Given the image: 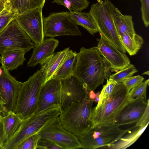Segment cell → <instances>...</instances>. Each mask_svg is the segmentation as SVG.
Instances as JSON below:
<instances>
[{
  "label": "cell",
  "instance_id": "ee69618b",
  "mask_svg": "<svg viewBox=\"0 0 149 149\" xmlns=\"http://www.w3.org/2000/svg\"><path fill=\"white\" fill-rule=\"evenodd\" d=\"M1 57L0 56V63H1Z\"/></svg>",
  "mask_w": 149,
  "mask_h": 149
},
{
  "label": "cell",
  "instance_id": "7bdbcfd3",
  "mask_svg": "<svg viewBox=\"0 0 149 149\" xmlns=\"http://www.w3.org/2000/svg\"><path fill=\"white\" fill-rule=\"evenodd\" d=\"M3 72V70L1 67H0V76L1 75Z\"/></svg>",
  "mask_w": 149,
  "mask_h": 149
},
{
  "label": "cell",
  "instance_id": "4fadbf2b",
  "mask_svg": "<svg viewBox=\"0 0 149 149\" xmlns=\"http://www.w3.org/2000/svg\"><path fill=\"white\" fill-rule=\"evenodd\" d=\"M60 80L61 111L65 109L72 102L83 100L89 93L79 80L73 75Z\"/></svg>",
  "mask_w": 149,
  "mask_h": 149
},
{
  "label": "cell",
  "instance_id": "d6986e66",
  "mask_svg": "<svg viewBox=\"0 0 149 149\" xmlns=\"http://www.w3.org/2000/svg\"><path fill=\"white\" fill-rule=\"evenodd\" d=\"M24 50L18 48L10 49L6 50L1 55V67L6 70L12 71L23 65L26 60Z\"/></svg>",
  "mask_w": 149,
  "mask_h": 149
},
{
  "label": "cell",
  "instance_id": "603a6c76",
  "mask_svg": "<svg viewBox=\"0 0 149 149\" xmlns=\"http://www.w3.org/2000/svg\"><path fill=\"white\" fill-rule=\"evenodd\" d=\"M69 12L70 17L77 25L83 27L93 36L98 32L96 25L89 13L75 11Z\"/></svg>",
  "mask_w": 149,
  "mask_h": 149
},
{
  "label": "cell",
  "instance_id": "f6af8a7d",
  "mask_svg": "<svg viewBox=\"0 0 149 149\" xmlns=\"http://www.w3.org/2000/svg\"><path fill=\"white\" fill-rule=\"evenodd\" d=\"M3 0L4 1H6V2H8L9 1V0Z\"/></svg>",
  "mask_w": 149,
  "mask_h": 149
},
{
  "label": "cell",
  "instance_id": "277c9868",
  "mask_svg": "<svg viewBox=\"0 0 149 149\" xmlns=\"http://www.w3.org/2000/svg\"><path fill=\"white\" fill-rule=\"evenodd\" d=\"M61 112L60 105H54L23 120L15 133L4 144L3 149H16L26 138L38 133L43 127L58 117Z\"/></svg>",
  "mask_w": 149,
  "mask_h": 149
},
{
  "label": "cell",
  "instance_id": "e0dca14e",
  "mask_svg": "<svg viewBox=\"0 0 149 149\" xmlns=\"http://www.w3.org/2000/svg\"><path fill=\"white\" fill-rule=\"evenodd\" d=\"M59 41L54 38L46 39L41 44L35 45L30 58L27 63L29 67L40 64L53 53L58 46Z\"/></svg>",
  "mask_w": 149,
  "mask_h": 149
},
{
  "label": "cell",
  "instance_id": "b9f144b4",
  "mask_svg": "<svg viewBox=\"0 0 149 149\" xmlns=\"http://www.w3.org/2000/svg\"><path fill=\"white\" fill-rule=\"evenodd\" d=\"M142 74L143 75L147 74L148 75H149V71H147L145 72Z\"/></svg>",
  "mask_w": 149,
  "mask_h": 149
},
{
  "label": "cell",
  "instance_id": "5bb4252c",
  "mask_svg": "<svg viewBox=\"0 0 149 149\" xmlns=\"http://www.w3.org/2000/svg\"><path fill=\"white\" fill-rule=\"evenodd\" d=\"M100 34L101 37L97 47L100 54L110 64L111 71L116 72L128 66L130 61L125 53L120 51L102 35Z\"/></svg>",
  "mask_w": 149,
  "mask_h": 149
},
{
  "label": "cell",
  "instance_id": "1f68e13d",
  "mask_svg": "<svg viewBox=\"0 0 149 149\" xmlns=\"http://www.w3.org/2000/svg\"><path fill=\"white\" fill-rule=\"evenodd\" d=\"M117 83L111 79L109 78L107 80L106 84L103 86L100 93L99 100L97 104L100 103L109 96L112 92Z\"/></svg>",
  "mask_w": 149,
  "mask_h": 149
},
{
  "label": "cell",
  "instance_id": "7402d4cb",
  "mask_svg": "<svg viewBox=\"0 0 149 149\" xmlns=\"http://www.w3.org/2000/svg\"><path fill=\"white\" fill-rule=\"evenodd\" d=\"M23 120L13 111L2 117L3 126V143L7 141L15 133L20 127Z\"/></svg>",
  "mask_w": 149,
  "mask_h": 149
},
{
  "label": "cell",
  "instance_id": "60d3db41",
  "mask_svg": "<svg viewBox=\"0 0 149 149\" xmlns=\"http://www.w3.org/2000/svg\"><path fill=\"white\" fill-rule=\"evenodd\" d=\"M100 92L99 91L96 94H95V98L94 99V102H95L97 104L99 100V97L100 95Z\"/></svg>",
  "mask_w": 149,
  "mask_h": 149
},
{
  "label": "cell",
  "instance_id": "bcb514c9",
  "mask_svg": "<svg viewBox=\"0 0 149 149\" xmlns=\"http://www.w3.org/2000/svg\"><path fill=\"white\" fill-rule=\"evenodd\" d=\"M0 149H2V147L0 146Z\"/></svg>",
  "mask_w": 149,
  "mask_h": 149
},
{
  "label": "cell",
  "instance_id": "ac0fdd59",
  "mask_svg": "<svg viewBox=\"0 0 149 149\" xmlns=\"http://www.w3.org/2000/svg\"><path fill=\"white\" fill-rule=\"evenodd\" d=\"M111 15L116 31L120 37L125 33L132 35L136 33L132 17L130 15H124L112 4Z\"/></svg>",
  "mask_w": 149,
  "mask_h": 149
},
{
  "label": "cell",
  "instance_id": "cb8c5ba5",
  "mask_svg": "<svg viewBox=\"0 0 149 149\" xmlns=\"http://www.w3.org/2000/svg\"><path fill=\"white\" fill-rule=\"evenodd\" d=\"M45 0H9L11 9L18 15L36 8L42 7Z\"/></svg>",
  "mask_w": 149,
  "mask_h": 149
},
{
  "label": "cell",
  "instance_id": "7c38bea8",
  "mask_svg": "<svg viewBox=\"0 0 149 149\" xmlns=\"http://www.w3.org/2000/svg\"><path fill=\"white\" fill-rule=\"evenodd\" d=\"M3 72L0 76V94L3 102L1 107L4 113L13 111L16 104L19 91L22 82L17 81L1 66Z\"/></svg>",
  "mask_w": 149,
  "mask_h": 149
},
{
  "label": "cell",
  "instance_id": "6da1fadb",
  "mask_svg": "<svg viewBox=\"0 0 149 149\" xmlns=\"http://www.w3.org/2000/svg\"><path fill=\"white\" fill-rule=\"evenodd\" d=\"M104 66L97 47H83L77 53L72 75L76 77L89 92L94 91L104 81Z\"/></svg>",
  "mask_w": 149,
  "mask_h": 149
},
{
  "label": "cell",
  "instance_id": "8992f818",
  "mask_svg": "<svg viewBox=\"0 0 149 149\" xmlns=\"http://www.w3.org/2000/svg\"><path fill=\"white\" fill-rule=\"evenodd\" d=\"M92 4L89 13L96 25L98 32L102 35L121 52L125 53V50L120 37L114 25L111 15V1L97 0Z\"/></svg>",
  "mask_w": 149,
  "mask_h": 149
},
{
  "label": "cell",
  "instance_id": "f35d334b",
  "mask_svg": "<svg viewBox=\"0 0 149 149\" xmlns=\"http://www.w3.org/2000/svg\"><path fill=\"white\" fill-rule=\"evenodd\" d=\"M89 96L90 98L94 102L95 97V94L93 91H91L89 92Z\"/></svg>",
  "mask_w": 149,
  "mask_h": 149
},
{
  "label": "cell",
  "instance_id": "d590c367",
  "mask_svg": "<svg viewBox=\"0 0 149 149\" xmlns=\"http://www.w3.org/2000/svg\"><path fill=\"white\" fill-rule=\"evenodd\" d=\"M149 102L148 101L147 105L145 111L142 116L137 122L135 127H141V126H145L148 125L149 122Z\"/></svg>",
  "mask_w": 149,
  "mask_h": 149
},
{
  "label": "cell",
  "instance_id": "d4e9b609",
  "mask_svg": "<svg viewBox=\"0 0 149 149\" xmlns=\"http://www.w3.org/2000/svg\"><path fill=\"white\" fill-rule=\"evenodd\" d=\"M120 37L125 50L130 56L136 54L143 42L142 37L136 33L132 35L125 33Z\"/></svg>",
  "mask_w": 149,
  "mask_h": 149
},
{
  "label": "cell",
  "instance_id": "e575fe53",
  "mask_svg": "<svg viewBox=\"0 0 149 149\" xmlns=\"http://www.w3.org/2000/svg\"><path fill=\"white\" fill-rule=\"evenodd\" d=\"M62 149L61 148L56 144L49 140L40 138L38 143L36 149Z\"/></svg>",
  "mask_w": 149,
  "mask_h": 149
},
{
  "label": "cell",
  "instance_id": "681fc988",
  "mask_svg": "<svg viewBox=\"0 0 149 149\" xmlns=\"http://www.w3.org/2000/svg\"><path fill=\"white\" fill-rule=\"evenodd\" d=\"M1 12V11H0V12Z\"/></svg>",
  "mask_w": 149,
  "mask_h": 149
},
{
  "label": "cell",
  "instance_id": "4316f807",
  "mask_svg": "<svg viewBox=\"0 0 149 149\" xmlns=\"http://www.w3.org/2000/svg\"><path fill=\"white\" fill-rule=\"evenodd\" d=\"M52 2L64 6L70 11H81L87 8L90 3L88 0H53Z\"/></svg>",
  "mask_w": 149,
  "mask_h": 149
},
{
  "label": "cell",
  "instance_id": "ffe728a7",
  "mask_svg": "<svg viewBox=\"0 0 149 149\" xmlns=\"http://www.w3.org/2000/svg\"><path fill=\"white\" fill-rule=\"evenodd\" d=\"M69 49L68 47L62 51L54 53L40 63L44 76V84L52 79Z\"/></svg>",
  "mask_w": 149,
  "mask_h": 149
},
{
  "label": "cell",
  "instance_id": "74e56055",
  "mask_svg": "<svg viewBox=\"0 0 149 149\" xmlns=\"http://www.w3.org/2000/svg\"><path fill=\"white\" fill-rule=\"evenodd\" d=\"M1 111H0V146L2 147L3 145V126L2 121V117L1 115Z\"/></svg>",
  "mask_w": 149,
  "mask_h": 149
},
{
  "label": "cell",
  "instance_id": "ab89813d",
  "mask_svg": "<svg viewBox=\"0 0 149 149\" xmlns=\"http://www.w3.org/2000/svg\"><path fill=\"white\" fill-rule=\"evenodd\" d=\"M7 2L3 0H0V11H1L3 9Z\"/></svg>",
  "mask_w": 149,
  "mask_h": 149
},
{
  "label": "cell",
  "instance_id": "52a82bcc",
  "mask_svg": "<svg viewBox=\"0 0 149 149\" xmlns=\"http://www.w3.org/2000/svg\"><path fill=\"white\" fill-rule=\"evenodd\" d=\"M114 124L91 127L78 137L79 141L85 149L107 148L135 127L125 130L119 128Z\"/></svg>",
  "mask_w": 149,
  "mask_h": 149
},
{
  "label": "cell",
  "instance_id": "d6a6232c",
  "mask_svg": "<svg viewBox=\"0 0 149 149\" xmlns=\"http://www.w3.org/2000/svg\"><path fill=\"white\" fill-rule=\"evenodd\" d=\"M144 77L139 75L131 76L125 80L122 83L129 92L131 89L143 82Z\"/></svg>",
  "mask_w": 149,
  "mask_h": 149
},
{
  "label": "cell",
  "instance_id": "f546056e",
  "mask_svg": "<svg viewBox=\"0 0 149 149\" xmlns=\"http://www.w3.org/2000/svg\"><path fill=\"white\" fill-rule=\"evenodd\" d=\"M149 82L148 79L131 89L128 94L130 99L132 100L140 97L146 100V91Z\"/></svg>",
  "mask_w": 149,
  "mask_h": 149
},
{
  "label": "cell",
  "instance_id": "83f0119b",
  "mask_svg": "<svg viewBox=\"0 0 149 149\" xmlns=\"http://www.w3.org/2000/svg\"><path fill=\"white\" fill-rule=\"evenodd\" d=\"M18 15L12 10L9 1L7 2L3 10L0 13V33L6 27L8 24Z\"/></svg>",
  "mask_w": 149,
  "mask_h": 149
},
{
  "label": "cell",
  "instance_id": "2e32d148",
  "mask_svg": "<svg viewBox=\"0 0 149 149\" xmlns=\"http://www.w3.org/2000/svg\"><path fill=\"white\" fill-rule=\"evenodd\" d=\"M148 100L140 97L131 100L120 111L113 124L119 127L137 122L143 113Z\"/></svg>",
  "mask_w": 149,
  "mask_h": 149
},
{
  "label": "cell",
  "instance_id": "9a60e30c",
  "mask_svg": "<svg viewBox=\"0 0 149 149\" xmlns=\"http://www.w3.org/2000/svg\"><path fill=\"white\" fill-rule=\"evenodd\" d=\"M61 92L60 79H52L44 84L40 91L38 107L35 113L54 105H60Z\"/></svg>",
  "mask_w": 149,
  "mask_h": 149
},
{
  "label": "cell",
  "instance_id": "4dcf8cb0",
  "mask_svg": "<svg viewBox=\"0 0 149 149\" xmlns=\"http://www.w3.org/2000/svg\"><path fill=\"white\" fill-rule=\"evenodd\" d=\"M40 138L38 133L33 134L24 140L16 149H36Z\"/></svg>",
  "mask_w": 149,
  "mask_h": 149
},
{
  "label": "cell",
  "instance_id": "7a4b0ae2",
  "mask_svg": "<svg viewBox=\"0 0 149 149\" xmlns=\"http://www.w3.org/2000/svg\"><path fill=\"white\" fill-rule=\"evenodd\" d=\"M122 83H117L111 93L100 103L92 108L91 127L113 124L123 108L131 100Z\"/></svg>",
  "mask_w": 149,
  "mask_h": 149
},
{
  "label": "cell",
  "instance_id": "8fae6325",
  "mask_svg": "<svg viewBox=\"0 0 149 149\" xmlns=\"http://www.w3.org/2000/svg\"><path fill=\"white\" fill-rule=\"evenodd\" d=\"M42 7L30 10L18 15L15 18L21 27L35 45L44 40Z\"/></svg>",
  "mask_w": 149,
  "mask_h": 149
},
{
  "label": "cell",
  "instance_id": "7dc6e473",
  "mask_svg": "<svg viewBox=\"0 0 149 149\" xmlns=\"http://www.w3.org/2000/svg\"><path fill=\"white\" fill-rule=\"evenodd\" d=\"M1 111L2 112V109H1L0 108V111Z\"/></svg>",
  "mask_w": 149,
  "mask_h": 149
},
{
  "label": "cell",
  "instance_id": "c3c4849f",
  "mask_svg": "<svg viewBox=\"0 0 149 149\" xmlns=\"http://www.w3.org/2000/svg\"><path fill=\"white\" fill-rule=\"evenodd\" d=\"M104 0V1H106V0Z\"/></svg>",
  "mask_w": 149,
  "mask_h": 149
},
{
  "label": "cell",
  "instance_id": "5b68a950",
  "mask_svg": "<svg viewBox=\"0 0 149 149\" xmlns=\"http://www.w3.org/2000/svg\"><path fill=\"white\" fill-rule=\"evenodd\" d=\"M44 82V73L40 69L27 81L22 82L13 111L22 120L27 118L36 112L40 91Z\"/></svg>",
  "mask_w": 149,
  "mask_h": 149
},
{
  "label": "cell",
  "instance_id": "44dd1931",
  "mask_svg": "<svg viewBox=\"0 0 149 149\" xmlns=\"http://www.w3.org/2000/svg\"><path fill=\"white\" fill-rule=\"evenodd\" d=\"M77 53L69 50L55 72L52 79H60L72 75L76 61Z\"/></svg>",
  "mask_w": 149,
  "mask_h": 149
},
{
  "label": "cell",
  "instance_id": "836d02e7",
  "mask_svg": "<svg viewBox=\"0 0 149 149\" xmlns=\"http://www.w3.org/2000/svg\"><path fill=\"white\" fill-rule=\"evenodd\" d=\"M142 18L144 24L148 27L149 24V0H140Z\"/></svg>",
  "mask_w": 149,
  "mask_h": 149
},
{
  "label": "cell",
  "instance_id": "8d00e7d4",
  "mask_svg": "<svg viewBox=\"0 0 149 149\" xmlns=\"http://www.w3.org/2000/svg\"><path fill=\"white\" fill-rule=\"evenodd\" d=\"M102 58L104 66V78L107 80L109 79L111 74L110 66L109 63L105 58L103 57H102Z\"/></svg>",
  "mask_w": 149,
  "mask_h": 149
},
{
  "label": "cell",
  "instance_id": "ba28073f",
  "mask_svg": "<svg viewBox=\"0 0 149 149\" xmlns=\"http://www.w3.org/2000/svg\"><path fill=\"white\" fill-rule=\"evenodd\" d=\"M69 12H54L43 17L45 36L54 38L61 36H81L78 25L70 17Z\"/></svg>",
  "mask_w": 149,
  "mask_h": 149
},
{
  "label": "cell",
  "instance_id": "f1b7e54d",
  "mask_svg": "<svg viewBox=\"0 0 149 149\" xmlns=\"http://www.w3.org/2000/svg\"><path fill=\"white\" fill-rule=\"evenodd\" d=\"M137 71L134 65L130 64L126 68L110 75L109 78L115 81L117 83H122Z\"/></svg>",
  "mask_w": 149,
  "mask_h": 149
},
{
  "label": "cell",
  "instance_id": "484cf974",
  "mask_svg": "<svg viewBox=\"0 0 149 149\" xmlns=\"http://www.w3.org/2000/svg\"><path fill=\"white\" fill-rule=\"evenodd\" d=\"M148 125L141 126L136 131L126 136L121 137L112 146L108 148L112 149H125L132 145L141 136L144 131Z\"/></svg>",
  "mask_w": 149,
  "mask_h": 149
},
{
  "label": "cell",
  "instance_id": "3957f363",
  "mask_svg": "<svg viewBox=\"0 0 149 149\" xmlns=\"http://www.w3.org/2000/svg\"><path fill=\"white\" fill-rule=\"evenodd\" d=\"M89 93L83 100L72 102L59 116L64 128L78 138L91 128L90 119L94 102Z\"/></svg>",
  "mask_w": 149,
  "mask_h": 149
},
{
  "label": "cell",
  "instance_id": "9c48e42d",
  "mask_svg": "<svg viewBox=\"0 0 149 149\" xmlns=\"http://www.w3.org/2000/svg\"><path fill=\"white\" fill-rule=\"evenodd\" d=\"M38 133L40 138L51 141L62 149L82 148L78 138L64 128L59 116L43 127Z\"/></svg>",
  "mask_w": 149,
  "mask_h": 149
},
{
  "label": "cell",
  "instance_id": "30bf717a",
  "mask_svg": "<svg viewBox=\"0 0 149 149\" xmlns=\"http://www.w3.org/2000/svg\"><path fill=\"white\" fill-rule=\"evenodd\" d=\"M15 18L11 21L0 33L1 55L8 49H20L27 52L35 46V45L31 42L29 37L18 24Z\"/></svg>",
  "mask_w": 149,
  "mask_h": 149
}]
</instances>
